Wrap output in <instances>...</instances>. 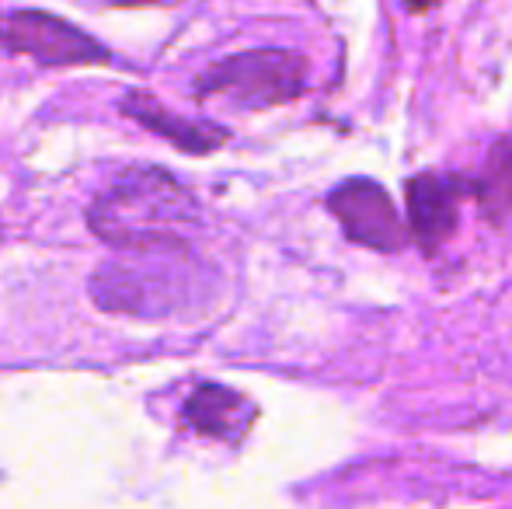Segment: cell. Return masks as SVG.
Instances as JSON below:
<instances>
[{"label":"cell","mask_w":512,"mask_h":509,"mask_svg":"<svg viewBox=\"0 0 512 509\" xmlns=\"http://www.w3.org/2000/svg\"><path fill=\"white\" fill-rule=\"evenodd\" d=\"M0 49L32 56L49 67L77 63H108V49L70 21L42 11H4L0 14Z\"/></svg>","instance_id":"3957f363"},{"label":"cell","mask_w":512,"mask_h":509,"mask_svg":"<svg viewBox=\"0 0 512 509\" xmlns=\"http://www.w3.org/2000/svg\"><path fill=\"white\" fill-rule=\"evenodd\" d=\"M328 210L338 217L345 238L356 245L377 248V252H398L405 245V224L398 217V206L384 192V185L370 178H349L338 189H331Z\"/></svg>","instance_id":"277c9868"},{"label":"cell","mask_w":512,"mask_h":509,"mask_svg":"<svg viewBox=\"0 0 512 509\" xmlns=\"http://www.w3.org/2000/svg\"><path fill=\"white\" fill-rule=\"evenodd\" d=\"M460 199H464V182L453 175L425 171L408 182V224L425 252H436L453 234Z\"/></svg>","instance_id":"5b68a950"},{"label":"cell","mask_w":512,"mask_h":509,"mask_svg":"<svg viewBox=\"0 0 512 509\" xmlns=\"http://www.w3.org/2000/svg\"><path fill=\"white\" fill-rule=\"evenodd\" d=\"M307 88V60L286 49H255L209 67L196 81L199 98H227L241 109L293 102Z\"/></svg>","instance_id":"7a4b0ae2"},{"label":"cell","mask_w":512,"mask_h":509,"mask_svg":"<svg viewBox=\"0 0 512 509\" xmlns=\"http://www.w3.org/2000/svg\"><path fill=\"white\" fill-rule=\"evenodd\" d=\"M185 422L196 433L213 436V440L241 443L244 433L251 429V422H255V405L244 394L230 391V387L199 384L185 398Z\"/></svg>","instance_id":"8992f818"},{"label":"cell","mask_w":512,"mask_h":509,"mask_svg":"<svg viewBox=\"0 0 512 509\" xmlns=\"http://www.w3.org/2000/svg\"><path fill=\"white\" fill-rule=\"evenodd\" d=\"M485 192L492 203H499V210H512V136H506V140L492 150Z\"/></svg>","instance_id":"ba28073f"},{"label":"cell","mask_w":512,"mask_h":509,"mask_svg":"<svg viewBox=\"0 0 512 509\" xmlns=\"http://www.w3.org/2000/svg\"><path fill=\"white\" fill-rule=\"evenodd\" d=\"M91 231L122 252H178L185 227L199 220L192 192L161 168H129L98 192L88 210Z\"/></svg>","instance_id":"6da1fadb"},{"label":"cell","mask_w":512,"mask_h":509,"mask_svg":"<svg viewBox=\"0 0 512 509\" xmlns=\"http://www.w3.org/2000/svg\"><path fill=\"white\" fill-rule=\"evenodd\" d=\"M126 112L133 119H140L147 129H154V133L168 136L171 143H178L182 150H192V154H206V150L220 147L223 140H227V133H223L220 126H206V123H182V119H175L168 109H161L157 102H150L147 95H129L126 102Z\"/></svg>","instance_id":"52a82bcc"}]
</instances>
